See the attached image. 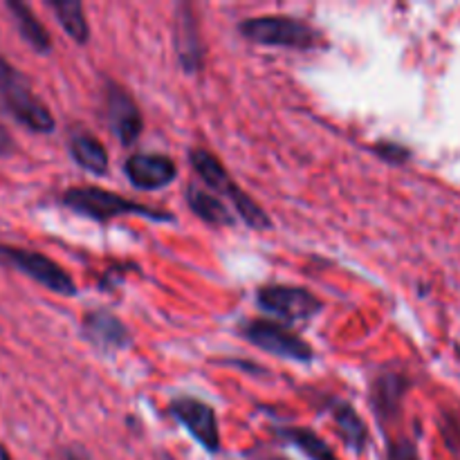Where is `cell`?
<instances>
[{"label":"cell","instance_id":"20","mask_svg":"<svg viewBox=\"0 0 460 460\" xmlns=\"http://www.w3.org/2000/svg\"><path fill=\"white\" fill-rule=\"evenodd\" d=\"M389 460H418V454H416V449H413L411 443H404V440H400V443L391 445Z\"/></svg>","mask_w":460,"mask_h":460},{"label":"cell","instance_id":"22","mask_svg":"<svg viewBox=\"0 0 460 460\" xmlns=\"http://www.w3.org/2000/svg\"><path fill=\"white\" fill-rule=\"evenodd\" d=\"M66 460H85V458L81 456V454H76V452H67L66 454Z\"/></svg>","mask_w":460,"mask_h":460},{"label":"cell","instance_id":"25","mask_svg":"<svg viewBox=\"0 0 460 460\" xmlns=\"http://www.w3.org/2000/svg\"><path fill=\"white\" fill-rule=\"evenodd\" d=\"M265 460H286V458H279V456H270V458H265Z\"/></svg>","mask_w":460,"mask_h":460},{"label":"cell","instance_id":"2","mask_svg":"<svg viewBox=\"0 0 460 460\" xmlns=\"http://www.w3.org/2000/svg\"><path fill=\"white\" fill-rule=\"evenodd\" d=\"M189 160H191V166L196 169V173L214 189V193L229 198V200L234 202V209L238 211V216H241L250 227L270 229L272 223H270L268 214H265V211L261 209V207L256 205V202L252 200L232 178H229V173L225 171V166L220 164L218 157L211 155L205 148H193V151L189 153Z\"/></svg>","mask_w":460,"mask_h":460},{"label":"cell","instance_id":"3","mask_svg":"<svg viewBox=\"0 0 460 460\" xmlns=\"http://www.w3.org/2000/svg\"><path fill=\"white\" fill-rule=\"evenodd\" d=\"M63 205L75 209L76 214L88 216V218L93 220H99V223H106V220L117 218V216H128V214L142 216V218H151V220H171V216L166 214V211H157L153 209V207L137 205V202L126 200V198L99 187L67 189V191L63 193Z\"/></svg>","mask_w":460,"mask_h":460},{"label":"cell","instance_id":"7","mask_svg":"<svg viewBox=\"0 0 460 460\" xmlns=\"http://www.w3.org/2000/svg\"><path fill=\"white\" fill-rule=\"evenodd\" d=\"M256 299H259L261 308L286 319V322H301V319H310L322 313V301L304 288L265 286L261 288Z\"/></svg>","mask_w":460,"mask_h":460},{"label":"cell","instance_id":"16","mask_svg":"<svg viewBox=\"0 0 460 460\" xmlns=\"http://www.w3.org/2000/svg\"><path fill=\"white\" fill-rule=\"evenodd\" d=\"M332 418H335L346 445L359 452L368 440V429L367 425H364L362 418H359L358 413H355V409L346 402H337L335 407H332Z\"/></svg>","mask_w":460,"mask_h":460},{"label":"cell","instance_id":"21","mask_svg":"<svg viewBox=\"0 0 460 460\" xmlns=\"http://www.w3.org/2000/svg\"><path fill=\"white\" fill-rule=\"evenodd\" d=\"M377 153H380V155H385L386 160H398L395 155H400L404 160V157L409 155V153L404 151L402 146H394V144H389V146H380V148H377Z\"/></svg>","mask_w":460,"mask_h":460},{"label":"cell","instance_id":"17","mask_svg":"<svg viewBox=\"0 0 460 460\" xmlns=\"http://www.w3.org/2000/svg\"><path fill=\"white\" fill-rule=\"evenodd\" d=\"M49 7L57 13L58 22L63 30L76 40V43H85L88 40V22H85L84 7L76 0H49Z\"/></svg>","mask_w":460,"mask_h":460},{"label":"cell","instance_id":"23","mask_svg":"<svg viewBox=\"0 0 460 460\" xmlns=\"http://www.w3.org/2000/svg\"><path fill=\"white\" fill-rule=\"evenodd\" d=\"M0 460H12V458H9L7 449H4V447H3V445H0Z\"/></svg>","mask_w":460,"mask_h":460},{"label":"cell","instance_id":"24","mask_svg":"<svg viewBox=\"0 0 460 460\" xmlns=\"http://www.w3.org/2000/svg\"><path fill=\"white\" fill-rule=\"evenodd\" d=\"M160 460H173V458H171L169 454H162V458H160Z\"/></svg>","mask_w":460,"mask_h":460},{"label":"cell","instance_id":"5","mask_svg":"<svg viewBox=\"0 0 460 460\" xmlns=\"http://www.w3.org/2000/svg\"><path fill=\"white\" fill-rule=\"evenodd\" d=\"M241 332L252 344L268 350V353L279 355V358L295 359V362H310L313 359V349L299 335H295L290 328L281 326V323L256 319V322L243 323Z\"/></svg>","mask_w":460,"mask_h":460},{"label":"cell","instance_id":"4","mask_svg":"<svg viewBox=\"0 0 460 460\" xmlns=\"http://www.w3.org/2000/svg\"><path fill=\"white\" fill-rule=\"evenodd\" d=\"M245 39L261 45H279V48L310 49L319 45V31L308 22L290 16H259L250 18L241 25Z\"/></svg>","mask_w":460,"mask_h":460},{"label":"cell","instance_id":"18","mask_svg":"<svg viewBox=\"0 0 460 460\" xmlns=\"http://www.w3.org/2000/svg\"><path fill=\"white\" fill-rule=\"evenodd\" d=\"M281 438H286L288 443H292L295 447H299L310 460H340L332 454V449L319 438L317 434H313L310 429H301V427H288V429L279 431Z\"/></svg>","mask_w":460,"mask_h":460},{"label":"cell","instance_id":"11","mask_svg":"<svg viewBox=\"0 0 460 460\" xmlns=\"http://www.w3.org/2000/svg\"><path fill=\"white\" fill-rule=\"evenodd\" d=\"M84 331L88 340L103 350L124 349L130 340L124 323L112 317L111 313H106V310H94V313L85 314Z\"/></svg>","mask_w":460,"mask_h":460},{"label":"cell","instance_id":"15","mask_svg":"<svg viewBox=\"0 0 460 460\" xmlns=\"http://www.w3.org/2000/svg\"><path fill=\"white\" fill-rule=\"evenodd\" d=\"M7 7L9 12L13 13V18H16V25L18 30H21L22 39H25L31 48L39 49V52H48L52 43H49V36L48 31H45V27L40 25V22L36 21L34 13H31V9L27 7L25 3H18V0H9Z\"/></svg>","mask_w":460,"mask_h":460},{"label":"cell","instance_id":"6","mask_svg":"<svg viewBox=\"0 0 460 460\" xmlns=\"http://www.w3.org/2000/svg\"><path fill=\"white\" fill-rule=\"evenodd\" d=\"M0 259H3L4 263L18 268L21 272H25L27 277L39 281L40 286H45L48 290L57 292V295H75L76 292L75 281L63 272L61 265H57L52 259L39 254V252L0 245Z\"/></svg>","mask_w":460,"mask_h":460},{"label":"cell","instance_id":"14","mask_svg":"<svg viewBox=\"0 0 460 460\" xmlns=\"http://www.w3.org/2000/svg\"><path fill=\"white\" fill-rule=\"evenodd\" d=\"M187 202L202 220H207V223H211V225H232L234 223V216H232V211L227 209V205H225L220 198L202 191V189L196 187V184H191V187L187 189Z\"/></svg>","mask_w":460,"mask_h":460},{"label":"cell","instance_id":"1","mask_svg":"<svg viewBox=\"0 0 460 460\" xmlns=\"http://www.w3.org/2000/svg\"><path fill=\"white\" fill-rule=\"evenodd\" d=\"M0 106L16 121L36 133L54 130V117L45 103L31 93V85L12 63L0 57Z\"/></svg>","mask_w":460,"mask_h":460},{"label":"cell","instance_id":"10","mask_svg":"<svg viewBox=\"0 0 460 460\" xmlns=\"http://www.w3.org/2000/svg\"><path fill=\"white\" fill-rule=\"evenodd\" d=\"M126 175L133 187L153 191V189H162L173 182L178 169L171 157L157 155V153H137L126 160Z\"/></svg>","mask_w":460,"mask_h":460},{"label":"cell","instance_id":"12","mask_svg":"<svg viewBox=\"0 0 460 460\" xmlns=\"http://www.w3.org/2000/svg\"><path fill=\"white\" fill-rule=\"evenodd\" d=\"M175 48H178L180 61L189 72L198 70L202 61L200 36H198V22L193 18L191 7L182 4L178 13V31H175Z\"/></svg>","mask_w":460,"mask_h":460},{"label":"cell","instance_id":"13","mask_svg":"<svg viewBox=\"0 0 460 460\" xmlns=\"http://www.w3.org/2000/svg\"><path fill=\"white\" fill-rule=\"evenodd\" d=\"M72 157L81 169L90 171L94 175H103L108 171V153L103 144L93 135H76L70 144Z\"/></svg>","mask_w":460,"mask_h":460},{"label":"cell","instance_id":"9","mask_svg":"<svg viewBox=\"0 0 460 460\" xmlns=\"http://www.w3.org/2000/svg\"><path fill=\"white\" fill-rule=\"evenodd\" d=\"M106 117L112 133L119 137L121 144H133L142 133V115L137 103L121 85L111 84L106 93Z\"/></svg>","mask_w":460,"mask_h":460},{"label":"cell","instance_id":"19","mask_svg":"<svg viewBox=\"0 0 460 460\" xmlns=\"http://www.w3.org/2000/svg\"><path fill=\"white\" fill-rule=\"evenodd\" d=\"M402 386L404 382L398 380L395 376H386L385 380L377 382V395H373V404H376L380 411H385L382 416L394 411V402H400V398H402Z\"/></svg>","mask_w":460,"mask_h":460},{"label":"cell","instance_id":"8","mask_svg":"<svg viewBox=\"0 0 460 460\" xmlns=\"http://www.w3.org/2000/svg\"><path fill=\"white\" fill-rule=\"evenodd\" d=\"M171 413L187 427L189 434H191L207 452H218V420H216V413L209 404L193 398H180L171 404Z\"/></svg>","mask_w":460,"mask_h":460}]
</instances>
